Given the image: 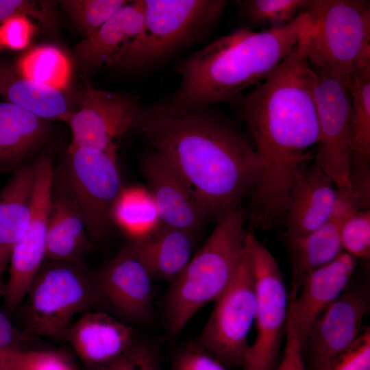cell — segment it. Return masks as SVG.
Returning a JSON list of instances; mask_svg holds the SVG:
<instances>
[{
	"instance_id": "6da1fadb",
	"label": "cell",
	"mask_w": 370,
	"mask_h": 370,
	"mask_svg": "<svg viewBox=\"0 0 370 370\" xmlns=\"http://www.w3.org/2000/svg\"><path fill=\"white\" fill-rule=\"evenodd\" d=\"M308 29L266 79L229 101L253 139L258 169L252 214L263 229L284 218L295 173L309 161L308 151L318 140L317 76L306 55Z\"/></svg>"
},
{
	"instance_id": "7a4b0ae2",
	"label": "cell",
	"mask_w": 370,
	"mask_h": 370,
	"mask_svg": "<svg viewBox=\"0 0 370 370\" xmlns=\"http://www.w3.org/2000/svg\"><path fill=\"white\" fill-rule=\"evenodd\" d=\"M141 135L180 175L217 221L251 194L258 169L253 145L206 109L140 121Z\"/></svg>"
},
{
	"instance_id": "3957f363",
	"label": "cell",
	"mask_w": 370,
	"mask_h": 370,
	"mask_svg": "<svg viewBox=\"0 0 370 370\" xmlns=\"http://www.w3.org/2000/svg\"><path fill=\"white\" fill-rule=\"evenodd\" d=\"M311 25L306 11L290 23L254 31L244 27L223 36L182 60L180 82L168 98L143 106L140 120L175 116L230 101L266 79Z\"/></svg>"
},
{
	"instance_id": "277c9868",
	"label": "cell",
	"mask_w": 370,
	"mask_h": 370,
	"mask_svg": "<svg viewBox=\"0 0 370 370\" xmlns=\"http://www.w3.org/2000/svg\"><path fill=\"white\" fill-rule=\"evenodd\" d=\"M245 212L238 208L217 221L213 231L182 273L170 283L163 306L169 334H178L203 307L232 282L245 250Z\"/></svg>"
},
{
	"instance_id": "5b68a950",
	"label": "cell",
	"mask_w": 370,
	"mask_h": 370,
	"mask_svg": "<svg viewBox=\"0 0 370 370\" xmlns=\"http://www.w3.org/2000/svg\"><path fill=\"white\" fill-rule=\"evenodd\" d=\"M142 3L141 32L107 66L127 71L158 66L202 40L227 5L223 0H142Z\"/></svg>"
},
{
	"instance_id": "8992f818",
	"label": "cell",
	"mask_w": 370,
	"mask_h": 370,
	"mask_svg": "<svg viewBox=\"0 0 370 370\" xmlns=\"http://www.w3.org/2000/svg\"><path fill=\"white\" fill-rule=\"evenodd\" d=\"M306 55L313 69L344 79L370 64V3L309 0Z\"/></svg>"
},
{
	"instance_id": "52a82bcc",
	"label": "cell",
	"mask_w": 370,
	"mask_h": 370,
	"mask_svg": "<svg viewBox=\"0 0 370 370\" xmlns=\"http://www.w3.org/2000/svg\"><path fill=\"white\" fill-rule=\"evenodd\" d=\"M97 306L92 271L81 262L45 259L16 312L26 334L58 337Z\"/></svg>"
},
{
	"instance_id": "ba28073f",
	"label": "cell",
	"mask_w": 370,
	"mask_h": 370,
	"mask_svg": "<svg viewBox=\"0 0 370 370\" xmlns=\"http://www.w3.org/2000/svg\"><path fill=\"white\" fill-rule=\"evenodd\" d=\"M54 178L79 210L91 241L105 238L123 188L116 159L92 147H69Z\"/></svg>"
},
{
	"instance_id": "9c48e42d",
	"label": "cell",
	"mask_w": 370,
	"mask_h": 370,
	"mask_svg": "<svg viewBox=\"0 0 370 370\" xmlns=\"http://www.w3.org/2000/svg\"><path fill=\"white\" fill-rule=\"evenodd\" d=\"M245 249L255 281L256 336L241 367L243 370H275L286 334L289 296L276 259L251 232H247Z\"/></svg>"
},
{
	"instance_id": "30bf717a",
	"label": "cell",
	"mask_w": 370,
	"mask_h": 370,
	"mask_svg": "<svg viewBox=\"0 0 370 370\" xmlns=\"http://www.w3.org/2000/svg\"><path fill=\"white\" fill-rule=\"evenodd\" d=\"M214 303L194 342L227 369L241 367L256 310L254 276L246 249L232 282Z\"/></svg>"
},
{
	"instance_id": "8fae6325",
	"label": "cell",
	"mask_w": 370,
	"mask_h": 370,
	"mask_svg": "<svg viewBox=\"0 0 370 370\" xmlns=\"http://www.w3.org/2000/svg\"><path fill=\"white\" fill-rule=\"evenodd\" d=\"M313 69L317 76L314 98L319 125L314 163L336 188L351 187L349 92L344 79Z\"/></svg>"
},
{
	"instance_id": "7c38bea8",
	"label": "cell",
	"mask_w": 370,
	"mask_h": 370,
	"mask_svg": "<svg viewBox=\"0 0 370 370\" xmlns=\"http://www.w3.org/2000/svg\"><path fill=\"white\" fill-rule=\"evenodd\" d=\"M36 165L30 222L12 251L3 295L7 314H10L21 306L46 259L47 221L55 166L49 156L36 160Z\"/></svg>"
},
{
	"instance_id": "4fadbf2b",
	"label": "cell",
	"mask_w": 370,
	"mask_h": 370,
	"mask_svg": "<svg viewBox=\"0 0 370 370\" xmlns=\"http://www.w3.org/2000/svg\"><path fill=\"white\" fill-rule=\"evenodd\" d=\"M141 106L129 95L86 82L80 107L67 121L72 134L69 147H92L116 159L121 138L134 130Z\"/></svg>"
},
{
	"instance_id": "5bb4252c",
	"label": "cell",
	"mask_w": 370,
	"mask_h": 370,
	"mask_svg": "<svg viewBox=\"0 0 370 370\" xmlns=\"http://www.w3.org/2000/svg\"><path fill=\"white\" fill-rule=\"evenodd\" d=\"M93 279L97 306L124 323H143L151 318L155 278L127 242L93 272Z\"/></svg>"
},
{
	"instance_id": "9a60e30c",
	"label": "cell",
	"mask_w": 370,
	"mask_h": 370,
	"mask_svg": "<svg viewBox=\"0 0 370 370\" xmlns=\"http://www.w3.org/2000/svg\"><path fill=\"white\" fill-rule=\"evenodd\" d=\"M369 310L367 285L350 282L320 314L302 345L304 359L311 370L325 366L356 340Z\"/></svg>"
},
{
	"instance_id": "2e32d148",
	"label": "cell",
	"mask_w": 370,
	"mask_h": 370,
	"mask_svg": "<svg viewBox=\"0 0 370 370\" xmlns=\"http://www.w3.org/2000/svg\"><path fill=\"white\" fill-rule=\"evenodd\" d=\"M141 166L162 224L197 236L208 216L180 175L155 151Z\"/></svg>"
},
{
	"instance_id": "e0dca14e",
	"label": "cell",
	"mask_w": 370,
	"mask_h": 370,
	"mask_svg": "<svg viewBox=\"0 0 370 370\" xmlns=\"http://www.w3.org/2000/svg\"><path fill=\"white\" fill-rule=\"evenodd\" d=\"M356 268V258L343 251L304 278L297 295L289 300L288 313L297 328L301 345L320 314L348 286Z\"/></svg>"
},
{
	"instance_id": "ac0fdd59",
	"label": "cell",
	"mask_w": 370,
	"mask_h": 370,
	"mask_svg": "<svg viewBox=\"0 0 370 370\" xmlns=\"http://www.w3.org/2000/svg\"><path fill=\"white\" fill-rule=\"evenodd\" d=\"M65 336L88 369L116 359L136 341L131 325L107 312L93 310L82 314Z\"/></svg>"
},
{
	"instance_id": "d6986e66",
	"label": "cell",
	"mask_w": 370,
	"mask_h": 370,
	"mask_svg": "<svg viewBox=\"0 0 370 370\" xmlns=\"http://www.w3.org/2000/svg\"><path fill=\"white\" fill-rule=\"evenodd\" d=\"M330 177L315 163L301 164L293 178L284 216L286 236L306 234L330 220L335 188Z\"/></svg>"
},
{
	"instance_id": "ffe728a7",
	"label": "cell",
	"mask_w": 370,
	"mask_h": 370,
	"mask_svg": "<svg viewBox=\"0 0 370 370\" xmlns=\"http://www.w3.org/2000/svg\"><path fill=\"white\" fill-rule=\"evenodd\" d=\"M36 161L25 163L0 190V296L14 247L29 226L36 180Z\"/></svg>"
},
{
	"instance_id": "44dd1931",
	"label": "cell",
	"mask_w": 370,
	"mask_h": 370,
	"mask_svg": "<svg viewBox=\"0 0 370 370\" xmlns=\"http://www.w3.org/2000/svg\"><path fill=\"white\" fill-rule=\"evenodd\" d=\"M92 242L79 210L53 176L47 221L46 259L80 262L90 251Z\"/></svg>"
},
{
	"instance_id": "7402d4cb",
	"label": "cell",
	"mask_w": 370,
	"mask_h": 370,
	"mask_svg": "<svg viewBox=\"0 0 370 370\" xmlns=\"http://www.w3.org/2000/svg\"><path fill=\"white\" fill-rule=\"evenodd\" d=\"M144 21L142 0L129 1L92 36L75 47L79 64L84 71H95L116 56L141 32Z\"/></svg>"
},
{
	"instance_id": "603a6c76",
	"label": "cell",
	"mask_w": 370,
	"mask_h": 370,
	"mask_svg": "<svg viewBox=\"0 0 370 370\" xmlns=\"http://www.w3.org/2000/svg\"><path fill=\"white\" fill-rule=\"evenodd\" d=\"M49 122L8 101H0V174L16 171L47 140Z\"/></svg>"
},
{
	"instance_id": "cb8c5ba5",
	"label": "cell",
	"mask_w": 370,
	"mask_h": 370,
	"mask_svg": "<svg viewBox=\"0 0 370 370\" xmlns=\"http://www.w3.org/2000/svg\"><path fill=\"white\" fill-rule=\"evenodd\" d=\"M197 236L162 224L140 238L127 243L153 278L172 282L184 270L194 255Z\"/></svg>"
},
{
	"instance_id": "d4e9b609",
	"label": "cell",
	"mask_w": 370,
	"mask_h": 370,
	"mask_svg": "<svg viewBox=\"0 0 370 370\" xmlns=\"http://www.w3.org/2000/svg\"><path fill=\"white\" fill-rule=\"evenodd\" d=\"M0 95L46 120L68 121L73 112L62 91L35 82L0 62Z\"/></svg>"
},
{
	"instance_id": "484cf974",
	"label": "cell",
	"mask_w": 370,
	"mask_h": 370,
	"mask_svg": "<svg viewBox=\"0 0 370 370\" xmlns=\"http://www.w3.org/2000/svg\"><path fill=\"white\" fill-rule=\"evenodd\" d=\"M340 228L338 225L328 221L308 233L286 236L291 251L292 274L289 300L297 295L308 273L331 262L343 251Z\"/></svg>"
},
{
	"instance_id": "4316f807",
	"label": "cell",
	"mask_w": 370,
	"mask_h": 370,
	"mask_svg": "<svg viewBox=\"0 0 370 370\" xmlns=\"http://www.w3.org/2000/svg\"><path fill=\"white\" fill-rule=\"evenodd\" d=\"M112 221L128 238L147 236L160 225L150 193L137 187L122 188L114 207Z\"/></svg>"
},
{
	"instance_id": "83f0119b",
	"label": "cell",
	"mask_w": 370,
	"mask_h": 370,
	"mask_svg": "<svg viewBox=\"0 0 370 370\" xmlns=\"http://www.w3.org/2000/svg\"><path fill=\"white\" fill-rule=\"evenodd\" d=\"M14 66L26 78L60 91L65 90L70 82V61L54 46L32 49L18 58Z\"/></svg>"
},
{
	"instance_id": "f1b7e54d",
	"label": "cell",
	"mask_w": 370,
	"mask_h": 370,
	"mask_svg": "<svg viewBox=\"0 0 370 370\" xmlns=\"http://www.w3.org/2000/svg\"><path fill=\"white\" fill-rule=\"evenodd\" d=\"M350 100L352 153L370 158V64L344 79Z\"/></svg>"
},
{
	"instance_id": "f546056e",
	"label": "cell",
	"mask_w": 370,
	"mask_h": 370,
	"mask_svg": "<svg viewBox=\"0 0 370 370\" xmlns=\"http://www.w3.org/2000/svg\"><path fill=\"white\" fill-rule=\"evenodd\" d=\"M309 0H240L238 16L253 29H269L286 25L307 10Z\"/></svg>"
},
{
	"instance_id": "4dcf8cb0",
	"label": "cell",
	"mask_w": 370,
	"mask_h": 370,
	"mask_svg": "<svg viewBox=\"0 0 370 370\" xmlns=\"http://www.w3.org/2000/svg\"><path fill=\"white\" fill-rule=\"evenodd\" d=\"M128 2L125 0H64L61 1V5L87 38Z\"/></svg>"
},
{
	"instance_id": "1f68e13d",
	"label": "cell",
	"mask_w": 370,
	"mask_h": 370,
	"mask_svg": "<svg viewBox=\"0 0 370 370\" xmlns=\"http://www.w3.org/2000/svg\"><path fill=\"white\" fill-rule=\"evenodd\" d=\"M88 370H163L160 349L148 341L136 340L121 355L112 361Z\"/></svg>"
},
{
	"instance_id": "d6a6232c",
	"label": "cell",
	"mask_w": 370,
	"mask_h": 370,
	"mask_svg": "<svg viewBox=\"0 0 370 370\" xmlns=\"http://www.w3.org/2000/svg\"><path fill=\"white\" fill-rule=\"evenodd\" d=\"M343 251L355 258L369 260L370 257V211L360 210L346 221L340 228Z\"/></svg>"
},
{
	"instance_id": "836d02e7",
	"label": "cell",
	"mask_w": 370,
	"mask_h": 370,
	"mask_svg": "<svg viewBox=\"0 0 370 370\" xmlns=\"http://www.w3.org/2000/svg\"><path fill=\"white\" fill-rule=\"evenodd\" d=\"M56 3L48 1L0 0V22L14 15H24L37 19L48 30L58 25Z\"/></svg>"
},
{
	"instance_id": "e575fe53",
	"label": "cell",
	"mask_w": 370,
	"mask_h": 370,
	"mask_svg": "<svg viewBox=\"0 0 370 370\" xmlns=\"http://www.w3.org/2000/svg\"><path fill=\"white\" fill-rule=\"evenodd\" d=\"M317 370H370V329L330 362Z\"/></svg>"
},
{
	"instance_id": "d590c367",
	"label": "cell",
	"mask_w": 370,
	"mask_h": 370,
	"mask_svg": "<svg viewBox=\"0 0 370 370\" xmlns=\"http://www.w3.org/2000/svg\"><path fill=\"white\" fill-rule=\"evenodd\" d=\"M171 370H229L195 342L186 344L174 354Z\"/></svg>"
},
{
	"instance_id": "8d00e7d4",
	"label": "cell",
	"mask_w": 370,
	"mask_h": 370,
	"mask_svg": "<svg viewBox=\"0 0 370 370\" xmlns=\"http://www.w3.org/2000/svg\"><path fill=\"white\" fill-rule=\"evenodd\" d=\"M34 26L29 17L14 15L1 22L0 42L2 46L14 50L24 49L29 42Z\"/></svg>"
},
{
	"instance_id": "74e56055",
	"label": "cell",
	"mask_w": 370,
	"mask_h": 370,
	"mask_svg": "<svg viewBox=\"0 0 370 370\" xmlns=\"http://www.w3.org/2000/svg\"><path fill=\"white\" fill-rule=\"evenodd\" d=\"M54 352L34 349H0V370H32Z\"/></svg>"
},
{
	"instance_id": "f35d334b",
	"label": "cell",
	"mask_w": 370,
	"mask_h": 370,
	"mask_svg": "<svg viewBox=\"0 0 370 370\" xmlns=\"http://www.w3.org/2000/svg\"><path fill=\"white\" fill-rule=\"evenodd\" d=\"M286 344L282 359L275 370H307L302 354V345L294 321L287 319Z\"/></svg>"
},
{
	"instance_id": "ab89813d",
	"label": "cell",
	"mask_w": 370,
	"mask_h": 370,
	"mask_svg": "<svg viewBox=\"0 0 370 370\" xmlns=\"http://www.w3.org/2000/svg\"><path fill=\"white\" fill-rule=\"evenodd\" d=\"M365 210L351 187L337 188L332 201L330 220L340 227L360 210Z\"/></svg>"
},
{
	"instance_id": "60d3db41",
	"label": "cell",
	"mask_w": 370,
	"mask_h": 370,
	"mask_svg": "<svg viewBox=\"0 0 370 370\" xmlns=\"http://www.w3.org/2000/svg\"><path fill=\"white\" fill-rule=\"evenodd\" d=\"M27 335L16 328L8 314L0 309V349H25L21 344Z\"/></svg>"
},
{
	"instance_id": "b9f144b4",
	"label": "cell",
	"mask_w": 370,
	"mask_h": 370,
	"mask_svg": "<svg viewBox=\"0 0 370 370\" xmlns=\"http://www.w3.org/2000/svg\"><path fill=\"white\" fill-rule=\"evenodd\" d=\"M32 370H75L73 366L61 354H53L40 365Z\"/></svg>"
},
{
	"instance_id": "7bdbcfd3",
	"label": "cell",
	"mask_w": 370,
	"mask_h": 370,
	"mask_svg": "<svg viewBox=\"0 0 370 370\" xmlns=\"http://www.w3.org/2000/svg\"><path fill=\"white\" fill-rule=\"evenodd\" d=\"M1 46H2V45H1V42H0V47H1Z\"/></svg>"
}]
</instances>
